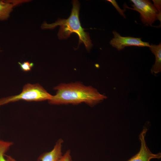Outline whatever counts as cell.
Returning a JSON list of instances; mask_svg holds the SVG:
<instances>
[{
  "mask_svg": "<svg viewBox=\"0 0 161 161\" xmlns=\"http://www.w3.org/2000/svg\"><path fill=\"white\" fill-rule=\"evenodd\" d=\"M54 89L57 90L56 94L48 100L51 104L77 105L84 103L93 106L107 98L93 87L78 82L62 83Z\"/></svg>",
  "mask_w": 161,
  "mask_h": 161,
  "instance_id": "1",
  "label": "cell"
},
{
  "mask_svg": "<svg viewBox=\"0 0 161 161\" xmlns=\"http://www.w3.org/2000/svg\"><path fill=\"white\" fill-rule=\"evenodd\" d=\"M72 8L71 14L67 19L58 18L55 22L47 24L45 22L41 26L43 29H53L59 26L60 28L57 35L60 39H66L72 33H76L79 37L78 45L83 43L89 51L93 47V44L88 32L84 31L85 29L81 26L79 18L80 3L78 0L72 1Z\"/></svg>",
  "mask_w": 161,
  "mask_h": 161,
  "instance_id": "2",
  "label": "cell"
},
{
  "mask_svg": "<svg viewBox=\"0 0 161 161\" xmlns=\"http://www.w3.org/2000/svg\"><path fill=\"white\" fill-rule=\"evenodd\" d=\"M52 96L39 84L28 83L24 85L19 94L0 99V106L21 100L28 101L48 100Z\"/></svg>",
  "mask_w": 161,
  "mask_h": 161,
  "instance_id": "3",
  "label": "cell"
},
{
  "mask_svg": "<svg viewBox=\"0 0 161 161\" xmlns=\"http://www.w3.org/2000/svg\"><path fill=\"white\" fill-rule=\"evenodd\" d=\"M133 8L125 6L126 8L135 10L140 14L141 21L144 24L151 26L157 20L160 22L161 17L151 1L148 0H131Z\"/></svg>",
  "mask_w": 161,
  "mask_h": 161,
  "instance_id": "4",
  "label": "cell"
},
{
  "mask_svg": "<svg viewBox=\"0 0 161 161\" xmlns=\"http://www.w3.org/2000/svg\"><path fill=\"white\" fill-rule=\"evenodd\" d=\"M114 37L110 41V44L118 50L123 49L126 47L135 46L139 47H150L148 42L143 41L141 38L121 36L117 32H112Z\"/></svg>",
  "mask_w": 161,
  "mask_h": 161,
  "instance_id": "5",
  "label": "cell"
},
{
  "mask_svg": "<svg viewBox=\"0 0 161 161\" xmlns=\"http://www.w3.org/2000/svg\"><path fill=\"white\" fill-rule=\"evenodd\" d=\"M147 129L144 128L139 135V139L141 143L139 151L126 161H150L154 159H160L161 157V153H152L147 145L145 137Z\"/></svg>",
  "mask_w": 161,
  "mask_h": 161,
  "instance_id": "6",
  "label": "cell"
},
{
  "mask_svg": "<svg viewBox=\"0 0 161 161\" xmlns=\"http://www.w3.org/2000/svg\"><path fill=\"white\" fill-rule=\"evenodd\" d=\"M64 141L59 139L53 148L50 151L44 153L38 158L39 161H58L62 155V148Z\"/></svg>",
  "mask_w": 161,
  "mask_h": 161,
  "instance_id": "7",
  "label": "cell"
},
{
  "mask_svg": "<svg viewBox=\"0 0 161 161\" xmlns=\"http://www.w3.org/2000/svg\"><path fill=\"white\" fill-rule=\"evenodd\" d=\"M27 0H0V20L7 19L15 6L27 1Z\"/></svg>",
  "mask_w": 161,
  "mask_h": 161,
  "instance_id": "8",
  "label": "cell"
},
{
  "mask_svg": "<svg viewBox=\"0 0 161 161\" xmlns=\"http://www.w3.org/2000/svg\"><path fill=\"white\" fill-rule=\"evenodd\" d=\"M155 57V62L151 69V72L154 74L161 71V43L158 45L151 44L149 47Z\"/></svg>",
  "mask_w": 161,
  "mask_h": 161,
  "instance_id": "9",
  "label": "cell"
},
{
  "mask_svg": "<svg viewBox=\"0 0 161 161\" xmlns=\"http://www.w3.org/2000/svg\"><path fill=\"white\" fill-rule=\"evenodd\" d=\"M11 142L5 141L0 140V161H9L4 157L5 153L12 145Z\"/></svg>",
  "mask_w": 161,
  "mask_h": 161,
  "instance_id": "10",
  "label": "cell"
},
{
  "mask_svg": "<svg viewBox=\"0 0 161 161\" xmlns=\"http://www.w3.org/2000/svg\"><path fill=\"white\" fill-rule=\"evenodd\" d=\"M21 69L24 71L28 72L30 71L34 66L32 63H30L27 61L23 63H18Z\"/></svg>",
  "mask_w": 161,
  "mask_h": 161,
  "instance_id": "11",
  "label": "cell"
},
{
  "mask_svg": "<svg viewBox=\"0 0 161 161\" xmlns=\"http://www.w3.org/2000/svg\"><path fill=\"white\" fill-rule=\"evenodd\" d=\"M108 1H109L110 2L113 6L115 8L116 10L124 18H126V16H125L124 12V10L121 9L119 7L117 2L115 0H107Z\"/></svg>",
  "mask_w": 161,
  "mask_h": 161,
  "instance_id": "12",
  "label": "cell"
},
{
  "mask_svg": "<svg viewBox=\"0 0 161 161\" xmlns=\"http://www.w3.org/2000/svg\"><path fill=\"white\" fill-rule=\"evenodd\" d=\"M58 161H72L70 151L69 150L67 151Z\"/></svg>",
  "mask_w": 161,
  "mask_h": 161,
  "instance_id": "13",
  "label": "cell"
},
{
  "mask_svg": "<svg viewBox=\"0 0 161 161\" xmlns=\"http://www.w3.org/2000/svg\"><path fill=\"white\" fill-rule=\"evenodd\" d=\"M153 4L158 11L159 16L161 17V1L153 0Z\"/></svg>",
  "mask_w": 161,
  "mask_h": 161,
  "instance_id": "14",
  "label": "cell"
},
{
  "mask_svg": "<svg viewBox=\"0 0 161 161\" xmlns=\"http://www.w3.org/2000/svg\"><path fill=\"white\" fill-rule=\"evenodd\" d=\"M5 156L6 157L7 159V160L9 161H17L14 158L12 157L11 156L8 155Z\"/></svg>",
  "mask_w": 161,
  "mask_h": 161,
  "instance_id": "15",
  "label": "cell"
},
{
  "mask_svg": "<svg viewBox=\"0 0 161 161\" xmlns=\"http://www.w3.org/2000/svg\"></svg>",
  "mask_w": 161,
  "mask_h": 161,
  "instance_id": "16",
  "label": "cell"
}]
</instances>
